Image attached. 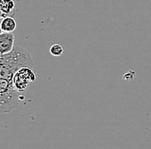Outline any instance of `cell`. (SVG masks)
I'll use <instances>...</instances> for the list:
<instances>
[{
    "mask_svg": "<svg viewBox=\"0 0 151 149\" xmlns=\"http://www.w3.org/2000/svg\"><path fill=\"white\" fill-rule=\"evenodd\" d=\"M23 66H34V60L26 48L15 46L8 54L0 55V78L11 80L14 74Z\"/></svg>",
    "mask_w": 151,
    "mask_h": 149,
    "instance_id": "1",
    "label": "cell"
},
{
    "mask_svg": "<svg viewBox=\"0 0 151 149\" xmlns=\"http://www.w3.org/2000/svg\"><path fill=\"white\" fill-rule=\"evenodd\" d=\"M15 36L12 33L4 32L0 34V55L8 54L14 48Z\"/></svg>",
    "mask_w": 151,
    "mask_h": 149,
    "instance_id": "4",
    "label": "cell"
},
{
    "mask_svg": "<svg viewBox=\"0 0 151 149\" xmlns=\"http://www.w3.org/2000/svg\"><path fill=\"white\" fill-rule=\"evenodd\" d=\"M64 53V47H62L60 44H54L50 48V54L53 56H60Z\"/></svg>",
    "mask_w": 151,
    "mask_h": 149,
    "instance_id": "7",
    "label": "cell"
},
{
    "mask_svg": "<svg viewBox=\"0 0 151 149\" xmlns=\"http://www.w3.org/2000/svg\"><path fill=\"white\" fill-rule=\"evenodd\" d=\"M21 101V92L15 89L12 81L0 78V114L9 113L18 108Z\"/></svg>",
    "mask_w": 151,
    "mask_h": 149,
    "instance_id": "2",
    "label": "cell"
},
{
    "mask_svg": "<svg viewBox=\"0 0 151 149\" xmlns=\"http://www.w3.org/2000/svg\"><path fill=\"white\" fill-rule=\"evenodd\" d=\"M3 33V30H2V28H1V26H0V34H2Z\"/></svg>",
    "mask_w": 151,
    "mask_h": 149,
    "instance_id": "9",
    "label": "cell"
},
{
    "mask_svg": "<svg viewBox=\"0 0 151 149\" xmlns=\"http://www.w3.org/2000/svg\"><path fill=\"white\" fill-rule=\"evenodd\" d=\"M15 0H0V10L5 17H13L15 15Z\"/></svg>",
    "mask_w": 151,
    "mask_h": 149,
    "instance_id": "5",
    "label": "cell"
},
{
    "mask_svg": "<svg viewBox=\"0 0 151 149\" xmlns=\"http://www.w3.org/2000/svg\"><path fill=\"white\" fill-rule=\"evenodd\" d=\"M4 14H3V12L0 10V18H4Z\"/></svg>",
    "mask_w": 151,
    "mask_h": 149,
    "instance_id": "8",
    "label": "cell"
},
{
    "mask_svg": "<svg viewBox=\"0 0 151 149\" xmlns=\"http://www.w3.org/2000/svg\"><path fill=\"white\" fill-rule=\"evenodd\" d=\"M36 80V73L32 67L23 66L14 74L12 83L15 89L19 92H23L27 90L30 83Z\"/></svg>",
    "mask_w": 151,
    "mask_h": 149,
    "instance_id": "3",
    "label": "cell"
},
{
    "mask_svg": "<svg viewBox=\"0 0 151 149\" xmlns=\"http://www.w3.org/2000/svg\"><path fill=\"white\" fill-rule=\"evenodd\" d=\"M3 32L12 33L17 28V21L13 17H5L0 23Z\"/></svg>",
    "mask_w": 151,
    "mask_h": 149,
    "instance_id": "6",
    "label": "cell"
}]
</instances>
